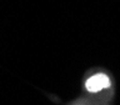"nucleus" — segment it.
I'll return each instance as SVG.
<instances>
[{
	"label": "nucleus",
	"instance_id": "1",
	"mask_svg": "<svg viewBox=\"0 0 120 105\" xmlns=\"http://www.w3.org/2000/svg\"><path fill=\"white\" fill-rule=\"evenodd\" d=\"M111 85V78L105 71H94L84 80L85 91L90 95H99L106 90H110Z\"/></svg>",
	"mask_w": 120,
	"mask_h": 105
},
{
	"label": "nucleus",
	"instance_id": "2",
	"mask_svg": "<svg viewBox=\"0 0 120 105\" xmlns=\"http://www.w3.org/2000/svg\"><path fill=\"white\" fill-rule=\"evenodd\" d=\"M71 105H86V104L82 103V100H81V101H76V103H74V104H71Z\"/></svg>",
	"mask_w": 120,
	"mask_h": 105
}]
</instances>
